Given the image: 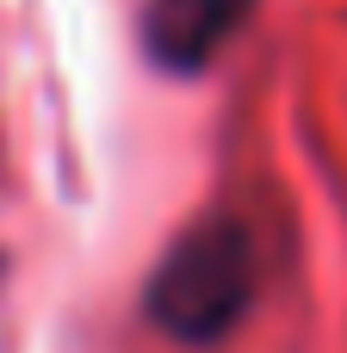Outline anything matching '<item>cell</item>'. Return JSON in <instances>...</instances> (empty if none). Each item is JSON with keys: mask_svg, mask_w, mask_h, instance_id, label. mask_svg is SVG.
<instances>
[{"mask_svg": "<svg viewBox=\"0 0 347 353\" xmlns=\"http://www.w3.org/2000/svg\"><path fill=\"white\" fill-rule=\"evenodd\" d=\"M255 279H261L255 230L242 217H205L155 267L149 316L174 341H192V347L199 341H224L242 323V310L255 304Z\"/></svg>", "mask_w": 347, "mask_h": 353, "instance_id": "6da1fadb", "label": "cell"}, {"mask_svg": "<svg viewBox=\"0 0 347 353\" xmlns=\"http://www.w3.org/2000/svg\"><path fill=\"white\" fill-rule=\"evenodd\" d=\"M255 12V0H149L143 37L161 68H205Z\"/></svg>", "mask_w": 347, "mask_h": 353, "instance_id": "7a4b0ae2", "label": "cell"}]
</instances>
